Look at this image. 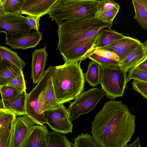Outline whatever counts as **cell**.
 <instances>
[{"label": "cell", "instance_id": "obj_13", "mask_svg": "<svg viewBox=\"0 0 147 147\" xmlns=\"http://www.w3.org/2000/svg\"><path fill=\"white\" fill-rule=\"evenodd\" d=\"M42 33L36 31L6 37L5 44L11 48L23 50L35 47L41 40Z\"/></svg>", "mask_w": 147, "mask_h": 147}, {"label": "cell", "instance_id": "obj_26", "mask_svg": "<svg viewBox=\"0 0 147 147\" xmlns=\"http://www.w3.org/2000/svg\"><path fill=\"white\" fill-rule=\"evenodd\" d=\"M74 143L72 146L74 147H100L93 136L88 133H82L74 138Z\"/></svg>", "mask_w": 147, "mask_h": 147}, {"label": "cell", "instance_id": "obj_8", "mask_svg": "<svg viewBox=\"0 0 147 147\" xmlns=\"http://www.w3.org/2000/svg\"><path fill=\"white\" fill-rule=\"evenodd\" d=\"M55 69V66H50L45 71L42 76L44 83L39 96L38 113L45 119V112L59 104L55 95L53 83V78Z\"/></svg>", "mask_w": 147, "mask_h": 147}, {"label": "cell", "instance_id": "obj_2", "mask_svg": "<svg viewBox=\"0 0 147 147\" xmlns=\"http://www.w3.org/2000/svg\"><path fill=\"white\" fill-rule=\"evenodd\" d=\"M135 119L127 106L112 100L95 117L91 133L101 147H125L134 134Z\"/></svg>", "mask_w": 147, "mask_h": 147}, {"label": "cell", "instance_id": "obj_1", "mask_svg": "<svg viewBox=\"0 0 147 147\" xmlns=\"http://www.w3.org/2000/svg\"><path fill=\"white\" fill-rule=\"evenodd\" d=\"M113 25L95 17L66 20L58 26L57 49L65 62L84 60L96 49L100 30Z\"/></svg>", "mask_w": 147, "mask_h": 147}, {"label": "cell", "instance_id": "obj_21", "mask_svg": "<svg viewBox=\"0 0 147 147\" xmlns=\"http://www.w3.org/2000/svg\"><path fill=\"white\" fill-rule=\"evenodd\" d=\"M125 36L110 28L102 29L96 42V48L102 47L120 39Z\"/></svg>", "mask_w": 147, "mask_h": 147}, {"label": "cell", "instance_id": "obj_6", "mask_svg": "<svg viewBox=\"0 0 147 147\" xmlns=\"http://www.w3.org/2000/svg\"><path fill=\"white\" fill-rule=\"evenodd\" d=\"M102 89H90L83 92L70 102L68 109L71 115V121L78 119L81 115L93 110L101 98L106 95Z\"/></svg>", "mask_w": 147, "mask_h": 147}, {"label": "cell", "instance_id": "obj_5", "mask_svg": "<svg viewBox=\"0 0 147 147\" xmlns=\"http://www.w3.org/2000/svg\"><path fill=\"white\" fill-rule=\"evenodd\" d=\"M101 67L100 84L107 97L114 100L123 96L127 83V72L119 66Z\"/></svg>", "mask_w": 147, "mask_h": 147}, {"label": "cell", "instance_id": "obj_28", "mask_svg": "<svg viewBox=\"0 0 147 147\" xmlns=\"http://www.w3.org/2000/svg\"><path fill=\"white\" fill-rule=\"evenodd\" d=\"M26 0H0L5 13L21 11Z\"/></svg>", "mask_w": 147, "mask_h": 147}, {"label": "cell", "instance_id": "obj_37", "mask_svg": "<svg viewBox=\"0 0 147 147\" xmlns=\"http://www.w3.org/2000/svg\"><path fill=\"white\" fill-rule=\"evenodd\" d=\"M134 67L147 71V55L142 60Z\"/></svg>", "mask_w": 147, "mask_h": 147}, {"label": "cell", "instance_id": "obj_31", "mask_svg": "<svg viewBox=\"0 0 147 147\" xmlns=\"http://www.w3.org/2000/svg\"><path fill=\"white\" fill-rule=\"evenodd\" d=\"M136 79L147 82V71L133 67L129 69L127 77V83L130 80Z\"/></svg>", "mask_w": 147, "mask_h": 147}, {"label": "cell", "instance_id": "obj_3", "mask_svg": "<svg viewBox=\"0 0 147 147\" xmlns=\"http://www.w3.org/2000/svg\"><path fill=\"white\" fill-rule=\"evenodd\" d=\"M81 62H65L63 65L55 66L53 83L59 104L75 99L83 92L85 78Z\"/></svg>", "mask_w": 147, "mask_h": 147}, {"label": "cell", "instance_id": "obj_11", "mask_svg": "<svg viewBox=\"0 0 147 147\" xmlns=\"http://www.w3.org/2000/svg\"><path fill=\"white\" fill-rule=\"evenodd\" d=\"M35 123L27 114L19 115L14 123L11 147H22Z\"/></svg>", "mask_w": 147, "mask_h": 147}, {"label": "cell", "instance_id": "obj_33", "mask_svg": "<svg viewBox=\"0 0 147 147\" xmlns=\"http://www.w3.org/2000/svg\"><path fill=\"white\" fill-rule=\"evenodd\" d=\"M132 84V88L147 99V82L134 79Z\"/></svg>", "mask_w": 147, "mask_h": 147}, {"label": "cell", "instance_id": "obj_25", "mask_svg": "<svg viewBox=\"0 0 147 147\" xmlns=\"http://www.w3.org/2000/svg\"><path fill=\"white\" fill-rule=\"evenodd\" d=\"M15 119L0 128V147H11Z\"/></svg>", "mask_w": 147, "mask_h": 147}, {"label": "cell", "instance_id": "obj_4", "mask_svg": "<svg viewBox=\"0 0 147 147\" xmlns=\"http://www.w3.org/2000/svg\"><path fill=\"white\" fill-rule=\"evenodd\" d=\"M98 0H57L47 14L59 26L65 20L95 17Z\"/></svg>", "mask_w": 147, "mask_h": 147}, {"label": "cell", "instance_id": "obj_36", "mask_svg": "<svg viewBox=\"0 0 147 147\" xmlns=\"http://www.w3.org/2000/svg\"><path fill=\"white\" fill-rule=\"evenodd\" d=\"M25 18L26 22L31 29H34L36 31H39V22L40 19V17L26 15Z\"/></svg>", "mask_w": 147, "mask_h": 147}, {"label": "cell", "instance_id": "obj_17", "mask_svg": "<svg viewBox=\"0 0 147 147\" xmlns=\"http://www.w3.org/2000/svg\"><path fill=\"white\" fill-rule=\"evenodd\" d=\"M88 58L98 63L101 66H119L118 56L114 53L106 50L96 48Z\"/></svg>", "mask_w": 147, "mask_h": 147}, {"label": "cell", "instance_id": "obj_18", "mask_svg": "<svg viewBox=\"0 0 147 147\" xmlns=\"http://www.w3.org/2000/svg\"><path fill=\"white\" fill-rule=\"evenodd\" d=\"M28 94L26 90L11 99L0 100L2 107L9 110L16 115L27 114L26 102Z\"/></svg>", "mask_w": 147, "mask_h": 147}, {"label": "cell", "instance_id": "obj_9", "mask_svg": "<svg viewBox=\"0 0 147 147\" xmlns=\"http://www.w3.org/2000/svg\"><path fill=\"white\" fill-rule=\"evenodd\" d=\"M22 14L20 11L0 16V32L5 33L6 37L30 32L31 29Z\"/></svg>", "mask_w": 147, "mask_h": 147}, {"label": "cell", "instance_id": "obj_32", "mask_svg": "<svg viewBox=\"0 0 147 147\" xmlns=\"http://www.w3.org/2000/svg\"><path fill=\"white\" fill-rule=\"evenodd\" d=\"M16 115L10 111L3 108L0 109V128L15 119Z\"/></svg>", "mask_w": 147, "mask_h": 147}, {"label": "cell", "instance_id": "obj_23", "mask_svg": "<svg viewBox=\"0 0 147 147\" xmlns=\"http://www.w3.org/2000/svg\"><path fill=\"white\" fill-rule=\"evenodd\" d=\"M64 133L55 130L49 132L47 139V147H71L73 144Z\"/></svg>", "mask_w": 147, "mask_h": 147}, {"label": "cell", "instance_id": "obj_39", "mask_svg": "<svg viewBox=\"0 0 147 147\" xmlns=\"http://www.w3.org/2000/svg\"><path fill=\"white\" fill-rule=\"evenodd\" d=\"M142 6L147 12V0H134Z\"/></svg>", "mask_w": 147, "mask_h": 147}, {"label": "cell", "instance_id": "obj_22", "mask_svg": "<svg viewBox=\"0 0 147 147\" xmlns=\"http://www.w3.org/2000/svg\"><path fill=\"white\" fill-rule=\"evenodd\" d=\"M101 69L100 65L95 61L89 63L84 77L90 86L96 87L100 84Z\"/></svg>", "mask_w": 147, "mask_h": 147}, {"label": "cell", "instance_id": "obj_20", "mask_svg": "<svg viewBox=\"0 0 147 147\" xmlns=\"http://www.w3.org/2000/svg\"><path fill=\"white\" fill-rule=\"evenodd\" d=\"M147 55V50L142 43L129 54L119 66L127 72L140 62Z\"/></svg>", "mask_w": 147, "mask_h": 147}, {"label": "cell", "instance_id": "obj_24", "mask_svg": "<svg viewBox=\"0 0 147 147\" xmlns=\"http://www.w3.org/2000/svg\"><path fill=\"white\" fill-rule=\"evenodd\" d=\"M0 58L22 70L26 65L25 62L18 55L16 52L5 46H0Z\"/></svg>", "mask_w": 147, "mask_h": 147}, {"label": "cell", "instance_id": "obj_19", "mask_svg": "<svg viewBox=\"0 0 147 147\" xmlns=\"http://www.w3.org/2000/svg\"><path fill=\"white\" fill-rule=\"evenodd\" d=\"M22 71L23 70L0 58V87L7 85Z\"/></svg>", "mask_w": 147, "mask_h": 147}, {"label": "cell", "instance_id": "obj_29", "mask_svg": "<svg viewBox=\"0 0 147 147\" xmlns=\"http://www.w3.org/2000/svg\"><path fill=\"white\" fill-rule=\"evenodd\" d=\"M119 5L102 12L96 11L95 18L103 22L112 23L119 9Z\"/></svg>", "mask_w": 147, "mask_h": 147}, {"label": "cell", "instance_id": "obj_14", "mask_svg": "<svg viewBox=\"0 0 147 147\" xmlns=\"http://www.w3.org/2000/svg\"><path fill=\"white\" fill-rule=\"evenodd\" d=\"M46 46L42 48L36 49L32 53L31 78L34 84H37L45 72L48 53Z\"/></svg>", "mask_w": 147, "mask_h": 147}, {"label": "cell", "instance_id": "obj_7", "mask_svg": "<svg viewBox=\"0 0 147 147\" xmlns=\"http://www.w3.org/2000/svg\"><path fill=\"white\" fill-rule=\"evenodd\" d=\"M45 112L46 123L53 130L65 134L72 132L71 114L63 104H59Z\"/></svg>", "mask_w": 147, "mask_h": 147}, {"label": "cell", "instance_id": "obj_38", "mask_svg": "<svg viewBox=\"0 0 147 147\" xmlns=\"http://www.w3.org/2000/svg\"><path fill=\"white\" fill-rule=\"evenodd\" d=\"M125 147H141L140 144V140L138 137L131 144L126 145Z\"/></svg>", "mask_w": 147, "mask_h": 147}, {"label": "cell", "instance_id": "obj_12", "mask_svg": "<svg viewBox=\"0 0 147 147\" xmlns=\"http://www.w3.org/2000/svg\"><path fill=\"white\" fill-rule=\"evenodd\" d=\"M142 44L136 39L125 36L110 44L99 48L116 54L119 57L120 65L129 54Z\"/></svg>", "mask_w": 147, "mask_h": 147}, {"label": "cell", "instance_id": "obj_35", "mask_svg": "<svg viewBox=\"0 0 147 147\" xmlns=\"http://www.w3.org/2000/svg\"><path fill=\"white\" fill-rule=\"evenodd\" d=\"M119 5L117 3L112 0L98 1L97 6L96 10L98 12H102Z\"/></svg>", "mask_w": 147, "mask_h": 147}, {"label": "cell", "instance_id": "obj_16", "mask_svg": "<svg viewBox=\"0 0 147 147\" xmlns=\"http://www.w3.org/2000/svg\"><path fill=\"white\" fill-rule=\"evenodd\" d=\"M49 133L46 125H35L32 128L22 147H47Z\"/></svg>", "mask_w": 147, "mask_h": 147}, {"label": "cell", "instance_id": "obj_41", "mask_svg": "<svg viewBox=\"0 0 147 147\" xmlns=\"http://www.w3.org/2000/svg\"><path fill=\"white\" fill-rule=\"evenodd\" d=\"M144 44L147 51V39H146V40L145 41L144 43Z\"/></svg>", "mask_w": 147, "mask_h": 147}, {"label": "cell", "instance_id": "obj_27", "mask_svg": "<svg viewBox=\"0 0 147 147\" xmlns=\"http://www.w3.org/2000/svg\"><path fill=\"white\" fill-rule=\"evenodd\" d=\"M135 11L134 18L139 25L147 31V12L145 9L134 0H132Z\"/></svg>", "mask_w": 147, "mask_h": 147}, {"label": "cell", "instance_id": "obj_40", "mask_svg": "<svg viewBox=\"0 0 147 147\" xmlns=\"http://www.w3.org/2000/svg\"><path fill=\"white\" fill-rule=\"evenodd\" d=\"M3 7L2 5H0V16L2 15L5 14Z\"/></svg>", "mask_w": 147, "mask_h": 147}, {"label": "cell", "instance_id": "obj_30", "mask_svg": "<svg viewBox=\"0 0 147 147\" xmlns=\"http://www.w3.org/2000/svg\"><path fill=\"white\" fill-rule=\"evenodd\" d=\"M0 87V91L2 100L13 98L20 94L23 91L8 85L3 86Z\"/></svg>", "mask_w": 147, "mask_h": 147}, {"label": "cell", "instance_id": "obj_34", "mask_svg": "<svg viewBox=\"0 0 147 147\" xmlns=\"http://www.w3.org/2000/svg\"><path fill=\"white\" fill-rule=\"evenodd\" d=\"M7 85L12 86L22 91L26 90V82L23 71Z\"/></svg>", "mask_w": 147, "mask_h": 147}, {"label": "cell", "instance_id": "obj_10", "mask_svg": "<svg viewBox=\"0 0 147 147\" xmlns=\"http://www.w3.org/2000/svg\"><path fill=\"white\" fill-rule=\"evenodd\" d=\"M44 79L42 76L36 86L28 94L26 102L27 115L36 124L42 125L46 123V119L39 114V96L42 90Z\"/></svg>", "mask_w": 147, "mask_h": 147}, {"label": "cell", "instance_id": "obj_15", "mask_svg": "<svg viewBox=\"0 0 147 147\" xmlns=\"http://www.w3.org/2000/svg\"><path fill=\"white\" fill-rule=\"evenodd\" d=\"M57 0H26L21 12L26 14L41 17L47 14Z\"/></svg>", "mask_w": 147, "mask_h": 147}]
</instances>
